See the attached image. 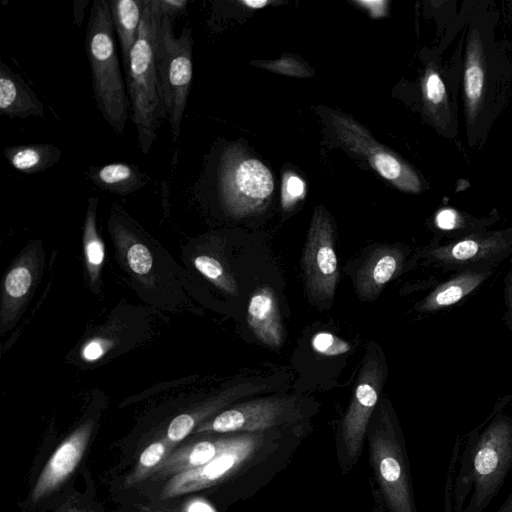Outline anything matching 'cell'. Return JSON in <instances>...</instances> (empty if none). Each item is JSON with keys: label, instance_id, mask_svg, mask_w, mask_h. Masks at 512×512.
<instances>
[{"label": "cell", "instance_id": "cell-1", "mask_svg": "<svg viewBox=\"0 0 512 512\" xmlns=\"http://www.w3.org/2000/svg\"><path fill=\"white\" fill-rule=\"evenodd\" d=\"M512 472V395L455 443L444 489V512H483Z\"/></svg>", "mask_w": 512, "mask_h": 512}, {"label": "cell", "instance_id": "cell-2", "mask_svg": "<svg viewBox=\"0 0 512 512\" xmlns=\"http://www.w3.org/2000/svg\"><path fill=\"white\" fill-rule=\"evenodd\" d=\"M107 229L119 265L139 296L155 308H188V276L118 203L111 206Z\"/></svg>", "mask_w": 512, "mask_h": 512}, {"label": "cell", "instance_id": "cell-3", "mask_svg": "<svg viewBox=\"0 0 512 512\" xmlns=\"http://www.w3.org/2000/svg\"><path fill=\"white\" fill-rule=\"evenodd\" d=\"M163 13L157 0H145L138 37L129 54L126 85L130 116L142 153L152 148L166 107L157 65V44Z\"/></svg>", "mask_w": 512, "mask_h": 512}, {"label": "cell", "instance_id": "cell-4", "mask_svg": "<svg viewBox=\"0 0 512 512\" xmlns=\"http://www.w3.org/2000/svg\"><path fill=\"white\" fill-rule=\"evenodd\" d=\"M85 47L97 109L115 133L122 137L130 103L120 69L108 0L92 2Z\"/></svg>", "mask_w": 512, "mask_h": 512}, {"label": "cell", "instance_id": "cell-5", "mask_svg": "<svg viewBox=\"0 0 512 512\" xmlns=\"http://www.w3.org/2000/svg\"><path fill=\"white\" fill-rule=\"evenodd\" d=\"M371 465L390 512H417L403 437L384 405L368 434Z\"/></svg>", "mask_w": 512, "mask_h": 512}, {"label": "cell", "instance_id": "cell-6", "mask_svg": "<svg viewBox=\"0 0 512 512\" xmlns=\"http://www.w3.org/2000/svg\"><path fill=\"white\" fill-rule=\"evenodd\" d=\"M219 199L233 217L260 211L270 199L274 180L270 170L259 160L249 157L238 146L227 147L217 171Z\"/></svg>", "mask_w": 512, "mask_h": 512}, {"label": "cell", "instance_id": "cell-7", "mask_svg": "<svg viewBox=\"0 0 512 512\" xmlns=\"http://www.w3.org/2000/svg\"><path fill=\"white\" fill-rule=\"evenodd\" d=\"M173 18L163 16L157 44V65L172 138H179L193 78L192 31H173Z\"/></svg>", "mask_w": 512, "mask_h": 512}, {"label": "cell", "instance_id": "cell-8", "mask_svg": "<svg viewBox=\"0 0 512 512\" xmlns=\"http://www.w3.org/2000/svg\"><path fill=\"white\" fill-rule=\"evenodd\" d=\"M308 414V401L298 395L275 394L260 397L222 410L199 424L194 433L266 432L292 424Z\"/></svg>", "mask_w": 512, "mask_h": 512}, {"label": "cell", "instance_id": "cell-9", "mask_svg": "<svg viewBox=\"0 0 512 512\" xmlns=\"http://www.w3.org/2000/svg\"><path fill=\"white\" fill-rule=\"evenodd\" d=\"M386 378L383 354L375 343H368L353 395L341 423V444L350 464L362 450L368 424Z\"/></svg>", "mask_w": 512, "mask_h": 512}, {"label": "cell", "instance_id": "cell-10", "mask_svg": "<svg viewBox=\"0 0 512 512\" xmlns=\"http://www.w3.org/2000/svg\"><path fill=\"white\" fill-rule=\"evenodd\" d=\"M266 432L237 433L235 440L208 463L170 477L162 489L161 498L209 488L229 478L250 464L268 444Z\"/></svg>", "mask_w": 512, "mask_h": 512}, {"label": "cell", "instance_id": "cell-11", "mask_svg": "<svg viewBox=\"0 0 512 512\" xmlns=\"http://www.w3.org/2000/svg\"><path fill=\"white\" fill-rule=\"evenodd\" d=\"M512 254L511 230L477 232L434 244L421 252L423 259L444 271L495 269Z\"/></svg>", "mask_w": 512, "mask_h": 512}, {"label": "cell", "instance_id": "cell-12", "mask_svg": "<svg viewBox=\"0 0 512 512\" xmlns=\"http://www.w3.org/2000/svg\"><path fill=\"white\" fill-rule=\"evenodd\" d=\"M334 227L326 211L317 207L311 220L302 254L305 286L319 303H331L339 281Z\"/></svg>", "mask_w": 512, "mask_h": 512}, {"label": "cell", "instance_id": "cell-13", "mask_svg": "<svg viewBox=\"0 0 512 512\" xmlns=\"http://www.w3.org/2000/svg\"><path fill=\"white\" fill-rule=\"evenodd\" d=\"M116 314L89 332L82 339L73 356L78 364H100L133 348L150 332L148 321L140 307L128 306L115 310Z\"/></svg>", "mask_w": 512, "mask_h": 512}, {"label": "cell", "instance_id": "cell-14", "mask_svg": "<svg viewBox=\"0 0 512 512\" xmlns=\"http://www.w3.org/2000/svg\"><path fill=\"white\" fill-rule=\"evenodd\" d=\"M335 130L350 150L367 159L370 166L385 180L398 189L418 193L421 181L416 172L393 152L376 142L372 136L353 119L332 114Z\"/></svg>", "mask_w": 512, "mask_h": 512}, {"label": "cell", "instance_id": "cell-15", "mask_svg": "<svg viewBox=\"0 0 512 512\" xmlns=\"http://www.w3.org/2000/svg\"><path fill=\"white\" fill-rule=\"evenodd\" d=\"M44 267L40 240L33 241L18 255L4 275L1 288L0 330L11 329L25 311Z\"/></svg>", "mask_w": 512, "mask_h": 512}, {"label": "cell", "instance_id": "cell-16", "mask_svg": "<svg viewBox=\"0 0 512 512\" xmlns=\"http://www.w3.org/2000/svg\"><path fill=\"white\" fill-rule=\"evenodd\" d=\"M277 381L275 377H249L230 383L203 402L174 417L167 428V440H183L199 424L218 414L225 407L231 406L235 401L275 390Z\"/></svg>", "mask_w": 512, "mask_h": 512}, {"label": "cell", "instance_id": "cell-17", "mask_svg": "<svg viewBox=\"0 0 512 512\" xmlns=\"http://www.w3.org/2000/svg\"><path fill=\"white\" fill-rule=\"evenodd\" d=\"M94 420L87 419L55 450L39 475L31 498L38 501L55 491L72 474L89 443Z\"/></svg>", "mask_w": 512, "mask_h": 512}, {"label": "cell", "instance_id": "cell-18", "mask_svg": "<svg viewBox=\"0 0 512 512\" xmlns=\"http://www.w3.org/2000/svg\"><path fill=\"white\" fill-rule=\"evenodd\" d=\"M408 250L384 245L375 248L356 274V291L363 301L375 299L383 287L404 269Z\"/></svg>", "mask_w": 512, "mask_h": 512}, {"label": "cell", "instance_id": "cell-19", "mask_svg": "<svg viewBox=\"0 0 512 512\" xmlns=\"http://www.w3.org/2000/svg\"><path fill=\"white\" fill-rule=\"evenodd\" d=\"M247 323L255 337L263 344L279 348L284 342L276 292L269 286L258 287L249 299Z\"/></svg>", "mask_w": 512, "mask_h": 512}, {"label": "cell", "instance_id": "cell-20", "mask_svg": "<svg viewBox=\"0 0 512 512\" xmlns=\"http://www.w3.org/2000/svg\"><path fill=\"white\" fill-rule=\"evenodd\" d=\"M494 269L476 268L455 272L436 285L417 305L416 310L431 313L447 309L476 291Z\"/></svg>", "mask_w": 512, "mask_h": 512}, {"label": "cell", "instance_id": "cell-21", "mask_svg": "<svg viewBox=\"0 0 512 512\" xmlns=\"http://www.w3.org/2000/svg\"><path fill=\"white\" fill-rule=\"evenodd\" d=\"M0 114L9 118L44 117V106L27 82L0 61Z\"/></svg>", "mask_w": 512, "mask_h": 512}, {"label": "cell", "instance_id": "cell-22", "mask_svg": "<svg viewBox=\"0 0 512 512\" xmlns=\"http://www.w3.org/2000/svg\"><path fill=\"white\" fill-rule=\"evenodd\" d=\"M236 433L214 439H206L182 447L170 453L150 474L156 478L170 477L198 468L211 461L236 438Z\"/></svg>", "mask_w": 512, "mask_h": 512}, {"label": "cell", "instance_id": "cell-23", "mask_svg": "<svg viewBox=\"0 0 512 512\" xmlns=\"http://www.w3.org/2000/svg\"><path fill=\"white\" fill-rule=\"evenodd\" d=\"M463 80L466 115L469 122H473L482 108L485 90L484 51L475 30L468 36Z\"/></svg>", "mask_w": 512, "mask_h": 512}, {"label": "cell", "instance_id": "cell-24", "mask_svg": "<svg viewBox=\"0 0 512 512\" xmlns=\"http://www.w3.org/2000/svg\"><path fill=\"white\" fill-rule=\"evenodd\" d=\"M87 176L101 190L120 196L135 193L143 188L148 181L138 166L126 162L91 166Z\"/></svg>", "mask_w": 512, "mask_h": 512}, {"label": "cell", "instance_id": "cell-25", "mask_svg": "<svg viewBox=\"0 0 512 512\" xmlns=\"http://www.w3.org/2000/svg\"><path fill=\"white\" fill-rule=\"evenodd\" d=\"M99 200L89 197L82 234L83 255L90 290L101 292V270L105 260V245L97 227Z\"/></svg>", "mask_w": 512, "mask_h": 512}, {"label": "cell", "instance_id": "cell-26", "mask_svg": "<svg viewBox=\"0 0 512 512\" xmlns=\"http://www.w3.org/2000/svg\"><path fill=\"white\" fill-rule=\"evenodd\" d=\"M108 3L126 72L129 54L138 37L145 0H108Z\"/></svg>", "mask_w": 512, "mask_h": 512}, {"label": "cell", "instance_id": "cell-27", "mask_svg": "<svg viewBox=\"0 0 512 512\" xmlns=\"http://www.w3.org/2000/svg\"><path fill=\"white\" fill-rule=\"evenodd\" d=\"M186 268L192 267L199 275L223 293L236 296L238 283L223 263L210 253L205 252L197 243L187 244L183 251Z\"/></svg>", "mask_w": 512, "mask_h": 512}, {"label": "cell", "instance_id": "cell-28", "mask_svg": "<svg viewBox=\"0 0 512 512\" xmlns=\"http://www.w3.org/2000/svg\"><path fill=\"white\" fill-rule=\"evenodd\" d=\"M4 156L9 165L24 174H36L51 168L62 151L50 143L21 144L6 147Z\"/></svg>", "mask_w": 512, "mask_h": 512}, {"label": "cell", "instance_id": "cell-29", "mask_svg": "<svg viewBox=\"0 0 512 512\" xmlns=\"http://www.w3.org/2000/svg\"><path fill=\"white\" fill-rule=\"evenodd\" d=\"M422 93L426 110L438 125L446 127L450 121L447 91L442 78L432 66L425 72Z\"/></svg>", "mask_w": 512, "mask_h": 512}, {"label": "cell", "instance_id": "cell-30", "mask_svg": "<svg viewBox=\"0 0 512 512\" xmlns=\"http://www.w3.org/2000/svg\"><path fill=\"white\" fill-rule=\"evenodd\" d=\"M168 440L161 439L150 444L140 455L135 471L128 478V483H136L146 478L167 457Z\"/></svg>", "mask_w": 512, "mask_h": 512}, {"label": "cell", "instance_id": "cell-31", "mask_svg": "<svg viewBox=\"0 0 512 512\" xmlns=\"http://www.w3.org/2000/svg\"><path fill=\"white\" fill-rule=\"evenodd\" d=\"M434 225L445 235L454 236L452 240L473 234L464 215L450 207L443 208L436 213Z\"/></svg>", "mask_w": 512, "mask_h": 512}, {"label": "cell", "instance_id": "cell-32", "mask_svg": "<svg viewBox=\"0 0 512 512\" xmlns=\"http://www.w3.org/2000/svg\"><path fill=\"white\" fill-rule=\"evenodd\" d=\"M311 344L316 352L325 356H338L350 350L348 342L329 332L315 334Z\"/></svg>", "mask_w": 512, "mask_h": 512}, {"label": "cell", "instance_id": "cell-33", "mask_svg": "<svg viewBox=\"0 0 512 512\" xmlns=\"http://www.w3.org/2000/svg\"><path fill=\"white\" fill-rule=\"evenodd\" d=\"M305 194L303 180L295 174L287 172L283 176L281 203L285 210L291 209Z\"/></svg>", "mask_w": 512, "mask_h": 512}, {"label": "cell", "instance_id": "cell-34", "mask_svg": "<svg viewBox=\"0 0 512 512\" xmlns=\"http://www.w3.org/2000/svg\"><path fill=\"white\" fill-rule=\"evenodd\" d=\"M260 65L271 71L285 75L298 77H304L309 75L308 69L298 60L291 56L282 57L277 61L262 62Z\"/></svg>", "mask_w": 512, "mask_h": 512}, {"label": "cell", "instance_id": "cell-35", "mask_svg": "<svg viewBox=\"0 0 512 512\" xmlns=\"http://www.w3.org/2000/svg\"><path fill=\"white\" fill-rule=\"evenodd\" d=\"M159 7L165 16L174 18L182 14L188 5L187 0H157Z\"/></svg>", "mask_w": 512, "mask_h": 512}, {"label": "cell", "instance_id": "cell-36", "mask_svg": "<svg viewBox=\"0 0 512 512\" xmlns=\"http://www.w3.org/2000/svg\"><path fill=\"white\" fill-rule=\"evenodd\" d=\"M357 3L366 8L372 17H382L386 14L387 1H357Z\"/></svg>", "mask_w": 512, "mask_h": 512}, {"label": "cell", "instance_id": "cell-37", "mask_svg": "<svg viewBox=\"0 0 512 512\" xmlns=\"http://www.w3.org/2000/svg\"><path fill=\"white\" fill-rule=\"evenodd\" d=\"M504 304L506 307L504 320L506 325L512 331V288L508 285H504Z\"/></svg>", "mask_w": 512, "mask_h": 512}, {"label": "cell", "instance_id": "cell-38", "mask_svg": "<svg viewBox=\"0 0 512 512\" xmlns=\"http://www.w3.org/2000/svg\"><path fill=\"white\" fill-rule=\"evenodd\" d=\"M185 512H214L213 509L205 502L195 500L185 507Z\"/></svg>", "mask_w": 512, "mask_h": 512}, {"label": "cell", "instance_id": "cell-39", "mask_svg": "<svg viewBox=\"0 0 512 512\" xmlns=\"http://www.w3.org/2000/svg\"><path fill=\"white\" fill-rule=\"evenodd\" d=\"M87 4H88V1L80 0V9H78V11H74V23L77 26L81 25V23L84 19V12H85Z\"/></svg>", "mask_w": 512, "mask_h": 512}, {"label": "cell", "instance_id": "cell-40", "mask_svg": "<svg viewBox=\"0 0 512 512\" xmlns=\"http://www.w3.org/2000/svg\"><path fill=\"white\" fill-rule=\"evenodd\" d=\"M242 4L248 6L249 8L257 9L262 8L269 3L266 0H245L241 1Z\"/></svg>", "mask_w": 512, "mask_h": 512}, {"label": "cell", "instance_id": "cell-41", "mask_svg": "<svg viewBox=\"0 0 512 512\" xmlns=\"http://www.w3.org/2000/svg\"><path fill=\"white\" fill-rule=\"evenodd\" d=\"M496 512H512V492L496 510Z\"/></svg>", "mask_w": 512, "mask_h": 512}, {"label": "cell", "instance_id": "cell-42", "mask_svg": "<svg viewBox=\"0 0 512 512\" xmlns=\"http://www.w3.org/2000/svg\"><path fill=\"white\" fill-rule=\"evenodd\" d=\"M504 285H508L512 288V269L506 274Z\"/></svg>", "mask_w": 512, "mask_h": 512}]
</instances>
